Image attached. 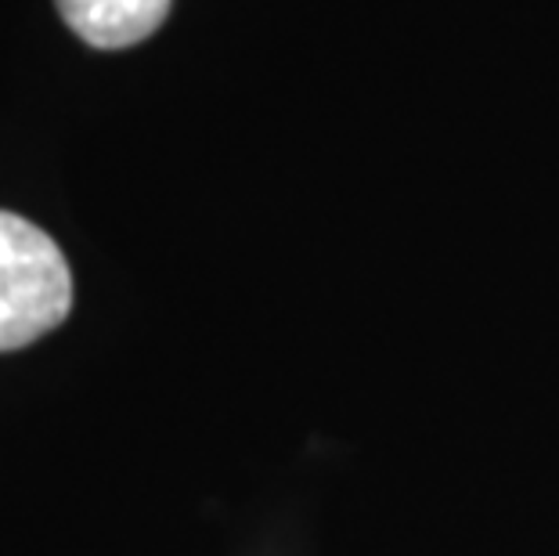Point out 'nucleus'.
I'll list each match as a JSON object with an SVG mask.
<instances>
[{
    "label": "nucleus",
    "instance_id": "nucleus-1",
    "mask_svg": "<svg viewBox=\"0 0 559 556\" xmlns=\"http://www.w3.org/2000/svg\"><path fill=\"white\" fill-rule=\"evenodd\" d=\"M73 311V271L33 221L0 210V354L29 347Z\"/></svg>",
    "mask_w": 559,
    "mask_h": 556
},
{
    "label": "nucleus",
    "instance_id": "nucleus-2",
    "mask_svg": "<svg viewBox=\"0 0 559 556\" xmlns=\"http://www.w3.org/2000/svg\"><path fill=\"white\" fill-rule=\"evenodd\" d=\"M55 4L66 26L102 51L148 40L170 15V0H55Z\"/></svg>",
    "mask_w": 559,
    "mask_h": 556
}]
</instances>
